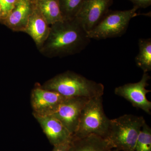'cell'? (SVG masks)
<instances>
[{
	"label": "cell",
	"instance_id": "1",
	"mask_svg": "<svg viewBox=\"0 0 151 151\" xmlns=\"http://www.w3.org/2000/svg\"><path fill=\"white\" fill-rule=\"evenodd\" d=\"M91 40L75 19L63 20L50 26L48 37L38 50L49 58L69 56L83 51Z\"/></svg>",
	"mask_w": 151,
	"mask_h": 151
},
{
	"label": "cell",
	"instance_id": "2",
	"mask_svg": "<svg viewBox=\"0 0 151 151\" xmlns=\"http://www.w3.org/2000/svg\"><path fill=\"white\" fill-rule=\"evenodd\" d=\"M42 87L68 98L81 97L90 99L103 96L104 92L103 84L70 71L56 76Z\"/></svg>",
	"mask_w": 151,
	"mask_h": 151
},
{
	"label": "cell",
	"instance_id": "3",
	"mask_svg": "<svg viewBox=\"0 0 151 151\" xmlns=\"http://www.w3.org/2000/svg\"><path fill=\"white\" fill-rule=\"evenodd\" d=\"M142 116L125 114L110 119L108 135L105 139L111 149L118 151H133L143 125Z\"/></svg>",
	"mask_w": 151,
	"mask_h": 151
},
{
	"label": "cell",
	"instance_id": "4",
	"mask_svg": "<svg viewBox=\"0 0 151 151\" xmlns=\"http://www.w3.org/2000/svg\"><path fill=\"white\" fill-rule=\"evenodd\" d=\"M110 122L103 110L102 96L90 98L81 111L78 127L73 137L81 138L95 134L105 139Z\"/></svg>",
	"mask_w": 151,
	"mask_h": 151
},
{
	"label": "cell",
	"instance_id": "5",
	"mask_svg": "<svg viewBox=\"0 0 151 151\" xmlns=\"http://www.w3.org/2000/svg\"><path fill=\"white\" fill-rule=\"evenodd\" d=\"M137 7L127 10H109L89 33V37L96 40L120 37L127 32L132 19L137 16Z\"/></svg>",
	"mask_w": 151,
	"mask_h": 151
},
{
	"label": "cell",
	"instance_id": "6",
	"mask_svg": "<svg viewBox=\"0 0 151 151\" xmlns=\"http://www.w3.org/2000/svg\"><path fill=\"white\" fill-rule=\"evenodd\" d=\"M89 99L85 97H67L47 115L58 119L73 135L77 130L81 111Z\"/></svg>",
	"mask_w": 151,
	"mask_h": 151
},
{
	"label": "cell",
	"instance_id": "7",
	"mask_svg": "<svg viewBox=\"0 0 151 151\" xmlns=\"http://www.w3.org/2000/svg\"><path fill=\"white\" fill-rule=\"evenodd\" d=\"M151 78L148 73H144L140 81L137 83H128L116 87L115 93L129 102L134 107L140 108L151 114V102L147 100L146 95L151 90L146 89L149 86L148 81Z\"/></svg>",
	"mask_w": 151,
	"mask_h": 151
},
{
	"label": "cell",
	"instance_id": "8",
	"mask_svg": "<svg viewBox=\"0 0 151 151\" xmlns=\"http://www.w3.org/2000/svg\"><path fill=\"white\" fill-rule=\"evenodd\" d=\"M113 2V0H85L75 19L88 33L110 10Z\"/></svg>",
	"mask_w": 151,
	"mask_h": 151
},
{
	"label": "cell",
	"instance_id": "9",
	"mask_svg": "<svg viewBox=\"0 0 151 151\" xmlns=\"http://www.w3.org/2000/svg\"><path fill=\"white\" fill-rule=\"evenodd\" d=\"M37 7V0H17L12 10L1 24L15 32H24Z\"/></svg>",
	"mask_w": 151,
	"mask_h": 151
},
{
	"label": "cell",
	"instance_id": "10",
	"mask_svg": "<svg viewBox=\"0 0 151 151\" xmlns=\"http://www.w3.org/2000/svg\"><path fill=\"white\" fill-rule=\"evenodd\" d=\"M66 98L58 92L37 86L32 93V105L34 114L49 115Z\"/></svg>",
	"mask_w": 151,
	"mask_h": 151
},
{
	"label": "cell",
	"instance_id": "11",
	"mask_svg": "<svg viewBox=\"0 0 151 151\" xmlns=\"http://www.w3.org/2000/svg\"><path fill=\"white\" fill-rule=\"evenodd\" d=\"M51 144L56 146L71 140L73 135L58 119L50 115L34 114Z\"/></svg>",
	"mask_w": 151,
	"mask_h": 151
},
{
	"label": "cell",
	"instance_id": "12",
	"mask_svg": "<svg viewBox=\"0 0 151 151\" xmlns=\"http://www.w3.org/2000/svg\"><path fill=\"white\" fill-rule=\"evenodd\" d=\"M50 29V25L42 15L37 6L33 12L23 32L32 38L39 49L46 40Z\"/></svg>",
	"mask_w": 151,
	"mask_h": 151
},
{
	"label": "cell",
	"instance_id": "13",
	"mask_svg": "<svg viewBox=\"0 0 151 151\" xmlns=\"http://www.w3.org/2000/svg\"><path fill=\"white\" fill-rule=\"evenodd\" d=\"M111 149L104 138L90 134L81 138L72 137L68 151H109Z\"/></svg>",
	"mask_w": 151,
	"mask_h": 151
},
{
	"label": "cell",
	"instance_id": "14",
	"mask_svg": "<svg viewBox=\"0 0 151 151\" xmlns=\"http://www.w3.org/2000/svg\"><path fill=\"white\" fill-rule=\"evenodd\" d=\"M37 6L49 25L63 20L59 0H37Z\"/></svg>",
	"mask_w": 151,
	"mask_h": 151
},
{
	"label": "cell",
	"instance_id": "15",
	"mask_svg": "<svg viewBox=\"0 0 151 151\" xmlns=\"http://www.w3.org/2000/svg\"><path fill=\"white\" fill-rule=\"evenodd\" d=\"M138 45L139 53L135 57V62L144 73H148L151 70V39H140Z\"/></svg>",
	"mask_w": 151,
	"mask_h": 151
},
{
	"label": "cell",
	"instance_id": "16",
	"mask_svg": "<svg viewBox=\"0 0 151 151\" xmlns=\"http://www.w3.org/2000/svg\"><path fill=\"white\" fill-rule=\"evenodd\" d=\"M85 0H59L63 20L75 18Z\"/></svg>",
	"mask_w": 151,
	"mask_h": 151
},
{
	"label": "cell",
	"instance_id": "17",
	"mask_svg": "<svg viewBox=\"0 0 151 151\" xmlns=\"http://www.w3.org/2000/svg\"><path fill=\"white\" fill-rule=\"evenodd\" d=\"M133 151H151V129L146 122L142 127Z\"/></svg>",
	"mask_w": 151,
	"mask_h": 151
},
{
	"label": "cell",
	"instance_id": "18",
	"mask_svg": "<svg viewBox=\"0 0 151 151\" xmlns=\"http://www.w3.org/2000/svg\"><path fill=\"white\" fill-rule=\"evenodd\" d=\"M17 0H0V5L2 10V22L8 16L12 10Z\"/></svg>",
	"mask_w": 151,
	"mask_h": 151
},
{
	"label": "cell",
	"instance_id": "19",
	"mask_svg": "<svg viewBox=\"0 0 151 151\" xmlns=\"http://www.w3.org/2000/svg\"><path fill=\"white\" fill-rule=\"evenodd\" d=\"M133 3L134 6L139 9L146 8L151 5V0H129Z\"/></svg>",
	"mask_w": 151,
	"mask_h": 151
},
{
	"label": "cell",
	"instance_id": "20",
	"mask_svg": "<svg viewBox=\"0 0 151 151\" xmlns=\"http://www.w3.org/2000/svg\"><path fill=\"white\" fill-rule=\"evenodd\" d=\"M71 141V140H70ZM70 141L55 146L52 151H68Z\"/></svg>",
	"mask_w": 151,
	"mask_h": 151
},
{
	"label": "cell",
	"instance_id": "21",
	"mask_svg": "<svg viewBox=\"0 0 151 151\" xmlns=\"http://www.w3.org/2000/svg\"><path fill=\"white\" fill-rule=\"evenodd\" d=\"M2 19V8L0 5V23Z\"/></svg>",
	"mask_w": 151,
	"mask_h": 151
},
{
	"label": "cell",
	"instance_id": "22",
	"mask_svg": "<svg viewBox=\"0 0 151 151\" xmlns=\"http://www.w3.org/2000/svg\"><path fill=\"white\" fill-rule=\"evenodd\" d=\"M109 151H118L116 150H112V149H111V150H109Z\"/></svg>",
	"mask_w": 151,
	"mask_h": 151
}]
</instances>
